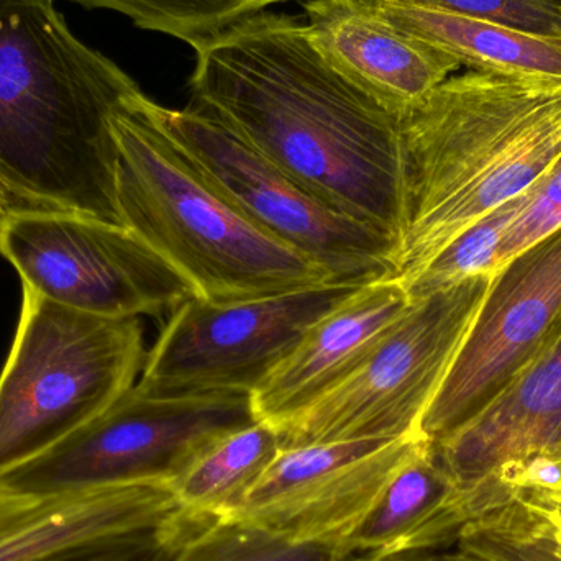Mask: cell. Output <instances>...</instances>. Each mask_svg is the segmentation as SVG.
I'll use <instances>...</instances> for the list:
<instances>
[{
  "label": "cell",
  "mask_w": 561,
  "mask_h": 561,
  "mask_svg": "<svg viewBox=\"0 0 561 561\" xmlns=\"http://www.w3.org/2000/svg\"><path fill=\"white\" fill-rule=\"evenodd\" d=\"M180 513L168 481L68 493H26L0 483V561H39L158 529Z\"/></svg>",
  "instance_id": "5bb4252c"
},
{
  "label": "cell",
  "mask_w": 561,
  "mask_h": 561,
  "mask_svg": "<svg viewBox=\"0 0 561 561\" xmlns=\"http://www.w3.org/2000/svg\"><path fill=\"white\" fill-rule=\"evenodd\" d=\"M402 32L471 71L561 78V39L419 7L371 5Z\"/></svg>",
  "instance_id": "ac0fdd59"
},
{
  "label": "cell",
  "mask_w": 561,
  "mask_h": 561,
  "mask_svg": "<svg viewBox=\"0 0 561 561\" xmlns=\"http://www.w3.org/2000/svg\"><path fill=\"white\" fill-rule=\"evenodd\" d=\"M353 561H561L546 520L511 491L490 510L461 524L442 546L392 557L353 556Z\"/></svg>",
  "instance_id": "ffe728a7"
},
{
  "label": "cell",
  "mask_w": 561,
  "mask_h": 561,
  "mask_svg": "<svg viewBox=\"0 0 561 561\" xmlns=\"http://www.w3.org/2000/svg\"><path fill=\"white\" fill-rule=\"evenodd\" d=\"M201 519L180 510L158 529L66 550L39 561H167Z\"/></svg>",
  "instance_id": "d4e9b609"
},
{
  "label": "cell",
  "mask_w": 561,
  "mask_h": 561,
  "mask_svg": "<svg viewBox=\"0 0 561 561\" xmlns=\"http://www.w3.org/2000/svg\"><path fill=\"white\" fill-rule=\"evenodd\" d=\"M255 422L250 394L150 396L134 386L45 454L0 474V483L38 494L170 483L210 442Z\"/></svg>",
  "instance_id": "ba28073f"
},
{
  "label": "cell",
  "mask_w": 561,
  "mask_h": 561,
  "mask_svg": "<svg viewBox=\"0 0 561 561\" xmlns=\"http://www.w3.org/2000/svg\"><path fill=\"white\" fill-rule=\"evenodd\" d=\"M491 278L474 276L411 300L348 379L276 428L280 448L422 437V421L470 332Z\"/></svg>",
  "instance_id": "8992f818"
},
{
  "label": "cell",
  "mask_w": 561,
  "mask_h": 561,
  "mask_svg": "<svg viewBox=\"0 0 561 561\" xmlns=\"http://www.w3.org/2000/svg\"><path fill=\"white\" fill-rule=\"evenodd\" d=\"M145 358L138 317L82 312L22 287L0 373V474L104 414L137 385Z\"/></svg>",
  "instance_id": "5b68a950"
},
{
  "label": "cell",
  "mask_w": 561,
  "mask_h": 561,
  "mask_svg": "<svg viewBox=\"0 0 561 561\" xmlns=\"http://www.w3.org/2000/svg\"><path fill=\"white\" fill-rule=\"evenodd\" d=\"M561 229V154L530 187L523 213L507 230L496 256V272L539 240ZM494 272V273H496Z\"/></svg>",
  "instance_id": "484cf974"
},
{
  "label": "cell",
  "mask_w": 561,
  "mask_h": 561,
  "mask_svg": "<svg viewBox=\"0 0 561 561\" xmlns=\"http://www.w3.org/2000/svg\"><path fill=\"white\" fill-rule=\"evenodd\" d=\"M510 486L546 520L561 542V457L533 465L513 478Z\"/></svg>",
  "instance_id": "4316f807"
},
{
  "label": "cell",
  "mask_w": 561,
  "mask_h": 561,
  "mask_svg": "<svg viewBox=\"0 0 561 561\" xmlns=\"http://www.w3.org/2000/svg\"><path fill=\"white\" fill-rule=\"evenodd\" d=\"M560 325L561 229L494 273L470 332L422 421V437L438 444L477 417Z\"/></svg>",
  "instance_id": "8fae6325"
},
{
  "label": "cell",
  "mask_w": 561,
  "mask_h": 561,
  "mask_svg": "<svg viewBox=\"0 0 561 561\" xmlns=\"http://www.w3.org/2000/svg\"><path fill=\"white\" fill-rule=\"evenodd\" d=\"M432 445L467 520L504 500L520 471L560 458L561 325L477 417Z\"/></svg>",
  "instance_id": "4fadbf2b"
},
{
  "label": "cell",
  "mask_w": 561,
  "mask_h": 561,
  "mask_svg": "<svg viewBox=\"0 0 561 561\" xmlns=\"http://www.w3.org/2000/svg\"><path fill=\"white\" fill-rule=\"evenodd\" d=\"M167 561H350V557L242 520L210 519L191 530Z\"/></svg>",
  "instance_id": "603a6c76"
},
{
  "label": "cell",
  "mask_w": 561,
  "mask_h": 561,
  "mask_svg": "<svg viewBox=\"0 0 561 561\" xmlns=\"http://www.w3.org/2000/svg\"><path fill=\"white\" fill-rule=\"evenodd\" d=\"M121 13L135 26L164 33L199 51L256 13L286 0H71Z\"/></svg>",
  "instance_id": "44dd1931"
},
{
  "label": "cell",
  "mask_w": 561,
  "mask_h": 561,
  "mask_svg": "<svg viewBox=\"0 0 561 561\" xmlns=\"http://www.w3.org/2000/svg\"><path fill=\"white\" fill-rule=\"evenodd\" d=\"M529 197L530 190L458 233L414 278L402 284L409 299H422L474 276L494 275L501 243Z\"/></svg>",
  "instance_id": "7402d4cb"
},
{
  "label": "cell",
  "mask_w": 561,
  "mask_h": 561,
  "mask_svg": "<svg viewBox=\"0 0 561 561\" xmlns=\"http://www.w3.org/2000/svg\"><path fill=\"white\" fill-rule=\"evenodd\" d=\"M363 5L419 7L561 39V0H348Z\"/></svg>",
  "instance_id": "cb8c5ba5"
},
{
  "label": "cell",
  "mask_w": 561,
  "mask_h": 561,
  "mask_svg": "<svg viewBox=\"0 0 561 561\" xmlns=\"http://www.w3.org/2000/svg\"><path fill=\"white\" fill-rule=\"evenodd\" d=\"M0 256L22 287L102 317H160L194 290L124 226L56 209L12 210L0 219Z\"/></svg>",
  "instance_id": "9c48e42d"
},
{
  "label": "cell",
  "mask_w": 561,
  "mask_h": 561,
  "mask_svg": "<svg viewBox=\"0 0 561 561\" xmlns=\"http://www.w3.org/2000/svg\"><path fill=\"white\" fill-rule=\"evenodd\" d=\"M411 306L398 279L363 284L310 327L252 394L256 419L279 428L348 379Z\"/></svg>",
  "instance_id": "9a60e30c"
},
{
  "label": "cell",
  "mask_w": 561,
  "mask_h": 561,
  "mask_svg": "<svg viewBox=\"0 0 561 561\" xmlns=\"http://www.w3.org/2000/svg\"><path fill=\"white\" fill-rule=\"evenodd\" d=\"M306 30L327 65L392 114L421 101L461 68L389 23L371 5L309 0Z\"/></svg>",
  "instance_id": "2e32d148"
},
{
  "label": "cell",
  "mask_w": 561,
  "mask_h": 561,
  "mask_svg": "<svg viewBox=\"0 0 561 561\" xmlns=\"http://www.w3.org/2000/svg\"><path fill=\"white\" fill-rule=\"evenodd\" d=\"M422 442L425 438L409 437L280 448L242 503L224 519L253 524L297 542L322 543L348 556L350 537Z\"/></svg>",
  "instance_id": "7c38bea8"
},
{
  "label": "cell",
  "mask_w": 561,
  "mask_h": 561,
  "mask_svg": "<svg viewBox=\"0 0 561 561\" xmlns=\"http://www.w3.org/2000/svg\"><path fill=\"white\" fill-rule=\"evenodd\" d=\"M279 450L278 432L266 422L220 435L171 478L178 506L190 516L224 519L242 503Z\"/></svg>",
  "instance_id": "d6986e66"
},
{
  "label": "cell",
  "mask_w": 561,
  "mask_h": 561,
  "mask_svg": "<svg viewBox=\"0 0 561 561\" xmlns=\"http://www.w3.org/2000/svg\"><path fill=\"white\" fill-rule=\"evenodd\" d=\"M140 92L55 0H0V181L26 203L122 226L112 118Z\"/></svg>",
  "instance_id": "3957f363"
},
{
  "label": "cell",
  "mask_w": 561,
  "mask_h": 561,
  "mask_svg": "<svg viewBox=\"0 0 561 561\" xmlns=\"http://www.w3.org/2000/svg\"><path fill=\"white\" fill-rule=\"evenodd\" d=\"M145 107L230 206L322 266L335 283L394 278L398 243L392 237L310 193L217 118L191 105L167 108L150 98Z\"/></svg>",
  "instance_id": "52a82bcc"
},
{
  "label": "cell",
  "mask_w": 561,
  "mask_h": 561,
  "mask_svg": "<svg viewBox=\"0 0 561 561\" xmlns=\"http://www.w3.org/2000/svg\"><path fill=\"white\" fill-rule=\"evenodd\" d=\"M402 232L394 279L529 191L561 154V78L450 76L399 114Z\"/></svg>",
  "instance_id": "7a4b0ae2"
},
{
  "label": "cell",
  "mask_w": 561,
  "mask_h": 561,
  "mask_svg": "<svg viewBox=\"0 0 561 561\" xmlns=\"http://www.w3.org/2000/svg\"><path fill=\"white\" fill-rule=\"evenodd\" d=\"M191 107L330 206L402 232L399 115L333 71L306 22L260 12L196 51Z\"/></svg>",
  "instance_id": "6da1fadb"
},
{
  "label": "cell",
  "mask_w": 561,
  "mask_h": 561,
  "mask_svg": "<svg viewBox=\"0 0 561 561\" xmlns=\"http://www.w3.org/2000/svg\"><path fill=\"white\" fill-rule=\"evenodd\" d=\"M362 286L332 283L226 304L190 297L170 313L135 388L150 396H252L310 327Z\"/></svg>",
  "instance_id": "30bf717a"
},
{
  "label": "cell",
  "mask_w": 561,
  "mask_h": 561,
  "mask_svg": "<svg viewBox=\"0 0 561 561\" xmlns=\"http://www.w3.org/2000/svg\"><path fill=\"white\" fill-rule=\"evenodd\" d=\"M144 92L112 118L118 216L194 296L226 304L335 283L230 206L174 147Z\"/></svg>",
  "instance_id": "277c9868"
},
{
  "label": "cell",
  "mask_w": 561,
  "mask_h": 561,
  "mask_svg": "<svg viewBox=\"0 0 561 561\" xmlns=\"http://www.w3.org/2000/svg\"><path fill=\"white\" fill-rule=\"evenodd\" d=\"M25 207H33V209H42V207L32 206V204L23 201L22 197L16 196L15 193L9 190L5 184L0 181V219L5 217L7 214L16 209H25Z\"/></svg>",
  "instance_id": "83f0119b"
},
{
  "label": "cell",
  "mask_w": 561,
  "mask_h": 561,
  "mask_svg": "<svg viewBox=\"0 0 561 561\" xmlns=\"http://www.w3.org/2000/svg\"><path fill=\"white\" fill-rule=\"evenodd\" d=\"M465 523L434 445L425 440L386 484L346 542V553L392 557L434 549Z\"/></svg>",
  "instance_id": "e0dca14e"
}]
</instances>
